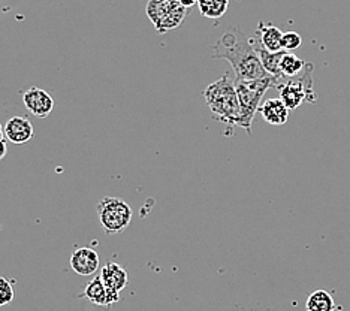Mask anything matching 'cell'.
Returning <instances> with one entry per match:
<instances>
[{
  "label": "cell",
  "instance_id": "7c38bea8",
  "mask_svg": "<svg viewBox=\"0 0 350 311\" xmlns=\"http://www.w3.org/2000/svg\"><path fill=\"white\" fill-rule=\"evenodd\" d=\"M180 6H183L180 0H148L146 12L150 21L156 26Z\"/></svg>",
  "mask_w": 350,
  "mask_h": 311
},
{
  "label": "cell",
  "instance_id": "2e32d148",
  "mask_svg": "<svg viewBox=\"0 0 350 311\" xmlns=\"http://www.w3.org/2000/svg\"><path fill=\"white\" fill-rule=\"evenodd\" d=\"M306 65L307 63L302 59H299L298 55L286 51L280 62V72L283 78H295L304 72Z\"/></svg>",
  "mask_w": 350,
  "mask_h": 311
},
{
  "label": "cell",
  "instance_id": "4fadbf2b",
  "mask_svg": "<svg viewBox=\"0 0 350 311\" xmlns=\"http://www.w3.org/2000/svg\"><path fill=\"white\" fill-rule=\"evenodd\" d=\"M254 48H256V51L259 54V59L262 62V66H264V69L267 70L268 75L271 77H275V78H280V79H284L282 72H280V62H282V57L283 54L286 51H278V53H271L265 50L264 46L262 45H254Z\"/></svg>",
  "mask_w": 350,
  "mask_h": 311
},
{
  "label": "cell",
  "instance_id": "ac0fdd59",
  "mask_svg": "<svg viewBox=\"0 0 350 311\" xmlns=\"http://www.w3.org/2000/svg\"><path fill=\"white\" fill-rule=\"evenodd\" d=\"M186 15H187V8H185V6L177 8V10H175L172 14L168 15V17L163 18L159 24H156L154 27L157 30V33L163 35V33H166V31L180 27L181 23L185 21Z\"/></svg>",
  "mask_w": 350,
  "mask_h": 311
},
{
  "label": "cell",
  "instance_id": "9a60e30c",
  "mask_svg": "<svg viewBox=\"0 0 350 311\" xmlns=\"http://www.w3.org/2000/svg\"><path fill=\"white\" fill-rule=\"evenodd\" d=\"M306 308L307 311H336L337 306L329 292L319 289L310 295L306 302Z\"/></svg>",
  "mask_w": 350,
  "mask_h": 311
},
{
  "label": "cell",
  "instance_id": "277c9868",
  "mask_svg": "<svg viewBox=\"0 0 350 311\" xmlns=\"http://www.w3.org/2000/svg\"><path fill=\"white\" fill-rule=\"evenodd\" d=\"M313 63H307L301 75L295 78H286L283 84L278 87L280 99L289 111L298 109L302 105V102L314 103L317 100V94L313 90Z\"/></svg>",
  "mask_w": 350,
  "mask_h": 311
},
{
  "label": "cell",
  "instance_id": "603a6c76",
  "mask_svg": "<svg viewBox=\"0 0 350 311\" xmlns=\"http://www.w3.org/2000/svg\"><path fill=\"white\" fill-rule=\"evenodd\" d=\"M3 138H5V127L0 124V141H3Z\"/></svg>",
  "mask_w": 350,
  "mask_h": 311
},
{
  "label": "cell",
  "instance_id": "ffe728a7",
  "mask_svg": "<svg viewBox=\"0 0 350 311\" xmlns=\"http://www.w3.org/2000/svg\"><path fill=\"white\" fill-rule=\"evenodd\" d=\"M14 299V287L5 277H0V307L10 304Z\"/></svg>",
  "mask_w": 350,
  "mask_h": 311
},
{
  "label": "cell",
  "instance_id": "6da1fadb",
  "mask_svg": "<svg viewBox=\"0 0 350 311\" xmlns=\"http://www.w3.org/2000/svg\"><path fill=\"white\" fill-rule=\"evenodd\" d=\"M213 59H224L229 62L237 79L249 81V79L268 77L254 44L238 26L228 27L219 41L214 44Z\"/></svg>",
  "mask_w": 350,
  "mask_h": 311
},
{
  "label": "cell",
  "instance_id": "9c48e42d",
  "mask_svg": "<svg viewBox=\"0 0 350 311\" xmlns=\"http://www.w3.org/2000/svg\"><path fill=\"white\" fill-rule=\"evenodd\" d=\"M5 137L12 144L23 146L35 137V129L26 117H12L5 126Z\"/></svg>",
  "mask_w": 350,
  "mask_h": 311
},
{
  "label": "cell",
  "instance_id": "ba28073f",
  "mask_svg": "<svg viewBox=\"0 0 350 311\" xmlns=\"http://www.w3.org/2000/svg\"><path fill=\"white\" fill-rule=\"evenodd\" d=\"M69 263L78 275H93L99 269V254L90 247H83L72 253Z\"/></svg>",
  "mask_w": 350,
  "mask_h": 311
},
{
  "label": "cell",
  "instance_id": "30bf717a",
  "mask_svg": "<svg viewBox=\"0 0 350 311\" xmlns=\"http://www.w3.org/2000/svg\"><path fill=\"white\" fill-rule=\"evenodd\" d=\"M259 113L264 117L268 124L283 126L289 120V109L284 105L280 98L267 99L259 108Z\"/></svg>",
  "mask_w": 350,
  "mask_h": 311
},
{
  "label": "cell",
  "instance_id": "8992f818",
  "mask_svg": "<svg viewBox=\"0 0 350 311\" xmlns=\"http://www.w3.org/2000/svg\"><path fill=\"white\" fill-rule=\"evenodd\" d=\"M99 275L102 277V282L108 290L109 306L120 301V292L124 290L127 284H129L127 271L116 262H108L107 265H103Z\"/></svg>",
  "mask_w": 350,
  "mask_h": 311
},
{
  "label": "cell",
  "instance_id": "3957f363",
  "mask_svg": "<svg viewBox=\"0 0 350 311\" xmlns=\"http://www.w3.org/2000/svg\"><path fill=\"white\" fill-rule=\"evenodd\" d=\"M284 79L268 75L259 79H249V81H245V79H235L234 81L235 90L238 94V102H240L241 108L240 127H243L249 135H252L253 118L260 108V102L262 98H264V94L271 89V87L278 89V87L283 84Z\"/></svg>",
  "mask_w": 350,
  "mask_h": 311
},
{
  "label": "cell",
  "instance_id": "8fae6325",
  "mask_svg": "<svg viewBox=\"0 0 350 311\" xmlns=\"http://www.w3.org/2000/svg\"><path fill=\"white\" fill-rule=\"evenodd\" d=\"M256 36L259 45H262L265 50L271 51V53H278L283 51L282 48V39H283V31L273 26L271 23H264L260 21L258 30H256Z\"/></svg>",
  "mask_w": 350,
  "mask_h": 311
},
{
  "label": "cell",
  "instance_id": "5b68a950",
  "mask_svg": "<svg viewBox=\"0 0 350 311\" xmlns=\"http://www.w3.org/2000/svg\"><path fill=\"white\" fill-rule=\"evenodd\" d=\"M131 205L120 198L107 196L98 204V215L103 232L107 235H118L127 229L132 221Z\"/></svg>",
  "mask_w": 350,
  "mask_h": 311
},
{
  "label": "cell",
  "instance_id": "44dd1931",
  "mask_svg": "<svg viewBox=\"0 0 350 311\" xmlns=\"http://www.w3.org/2000/svg\"><path fill=\"white\" fill-rule=\"evenodd\" d=\"M6 151H8V147H6V142L5 141H0V161L6 156Z\"/></svg>",
  "mask_w": 350,
  "mask_h": 311
},
{
  "label": "cell",
  "instance_id": "d6986e66",
  "mask_svg": "<svg viewBox=\"0 0 350 311\" xmlns=\"http://www.w3.org/2000/svg\"><path fill=\"white\" fill-rule=\"evenodd\" d=\"M302 45V38L297 31H286L283 33V39H282V48L283 51H295Z\"/></svg>",
  "mask_w": 350,
  "mask_h": 311
},
{
  "label": "cell",
  "instance_id": "7a4b0ae2",
  "mask_svg": "<svg viewBox=\"0 0 350 311\" xmlns=\"http://www.w3.org/2000/svg\"><path fill=\"white\" fill-rule=\"evenodd\" d=\"M204 99L219 122L240 126V102H238L235 83L229 78L228 74L206 87L204 90Z\"/></svg>",
  "mask_w": 350,
  "mask_h": 311
},
{
  "label": "cell",
  "instance_id": "5bb4252c",
  "mask_svg": "<svg viewBox=\"0 0 350 311\" xmlns=\"http://www.w3.org/2000/svg\"><path fill=\"white\" fill-rule=\"evenodd\" d=\"M84 298L89 299L92 304L100 306V307H109L108 302V290L105 284L102 282V277L96 275L93 280L85 286L84 290Z\"/></svg>",
  "mask_w": 350,
  "mask_h": 311
},
{
  "label": "cell",
  "instance_id": "e0dca14e",
  "mask_svg": "<svg viewBox=\"0 0 350 311\" xmlns=\"http://www.w3.org/2000/svg\"><path fill=\"white\" fill-rule=\"evenodd\" d=\"M200 11L206 18H221L228 11L229 0H198Z\"/></svg>",
  "mask_w": 350,
  "mask_h": 311
},
{
  "label": "cell",
  "instance_id": "7402d4cb",
  "mask_svg": "<svg viewBox=\"0 0 350 311\" xmlns=\"http://www.w3.org/2000/svg\"><path fill=\"white\" fill-rule=\"evenodd\" d=\"M180 3H181L183 6H185V8H187V10H189V8H192L193 5H196V3H198V0H180Z\"/></svg>",
  "mask_w": 350,
  "mask_h": 311
},
{
  "label": "cell",
  "instance_id": "52a82bcc",
  "mask_svg": "<svg viewBox=\"0 0 350 311\" xmlns=\"http://www.w3.org/2000/svg\"><path fill=\"white\" fill-rule=\"evenodd\" d=\"M23 102L31 114L41 118L49 117L54 109V99L51 94L42 89H38V87H31L23 94Z\"/></svg>",
  "mask_w": 350,
  "mask_h": 311
}]
</instances>
